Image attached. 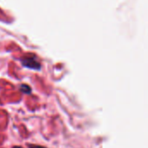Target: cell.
<instances>
[{
    "label": "cell",
    "mask_w": 148,
    "mask_h": 148,
    "mask_svg": "<svg viewBox=\"0 0 148 148\" xmlns=\"http://www.w3.org/2000/svg\"><path fill=\"white\" fill-rule=\"evenodd\" d=\"M20 61H21L22 65L26 67V68L36 70V71H39L41 69V64L38 62L37 57L34 56V55L24 56L23 58H20Z\"/></svg>",
    "instance_id": "obj_1"
},
{
    "label": "cell",
    "mask_w": 148,
    "mask_h": 148,
    "mask_svg": "<svg viewBox=\"0 0 148 148\" xmlns=\"http://www.w3.org/2000/svg\"><path fill=\"white\" fill-rule=\"evenodd\" d=\"M19 90H20L21 92L25 93V94H30L32 92V88L28 85H25V84L20 85L19 86Z\"/></svg>",
    "instance_id": "obj_2"
},
{
    "label": "cell",
    "mask_w": 148,
    "mask_h": 148,
    "mask_svg": "<svg viewBox=\"0 0 148 148\" xmlns=\"http://www.w3.org/2000/svg\"><path fill=\"white\" fill-rule=\"evenodd\" d=\"M28 148H46L45 146L39 145H34V144H27Z\"/></svg>",
    "instance_id": "obj_3"
},
{
    "label": "cell",
    "mask_w": 148,
    "mask_h": 148,
    "mask_svg": "<svg viewBox=\"0 0 148 148\" xmlns=\"http://www.w3.org/2000/svg\"><path fill=\"white\" fill-rule=\"evenodd\" d=\"M12 148H23V147L20 146V145H14V146H12Z\"/></svg>",
    "instance_id": "obj_4"
}]
</instances>
